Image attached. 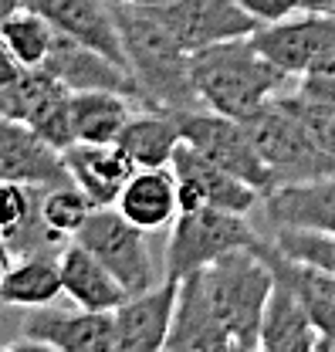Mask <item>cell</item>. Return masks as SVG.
<instances>
[{
	"label": "cell",
	"instance_id": "obj_16",
	"mask_svg": "<svg viewBox=\"0 0 335 352\" xmlns=\"http://www.w3.org/2000/svg\"><path fill=\"white\" fill-rule=\"evenodd\" d=\"M0 179L58 186V183H68L72 173L65 166V153L47 146L28 122L0 112Z\"/></svg>",
	"mask_w": 335,
	"mask_h": 352
},
{
	"label": "cell",
	"instance_id": "obj_24",
	"mask_svg": "<svg viewBox=\"0 0 335 352\" xmlns=\"http://www.w3.org/2000/svg\"><path fill=\"white\" fill-rule=\"evenodd\" d=\"M180 142H183V132H180L176 112L149 109V105L132 112V119L126 122V129L119 135V149L139 170L173 166V156H176Z\"/></svg>",
	"mask_w": 335,
	"mask_h": 352
},
{
	"label": "cell",
	"instance_id": "obj_32",
	"mask_svg": "<svg viewBox=\"0 0 335 352\" xmlns=\"http://www.w3.org/2000/svg\"><path fill=\"white\" fill-rule=\"evenodd\" d=\"M24 75V65H21V58L10 51V44L0 38V88L10 85V82H17Z\"/></svg>",
	"mask_w": 335,
	"mask_h": 352
},
{
	"label": "cell",
	"instance_id": "obj_11",
	"mask_svg": "<svg viewBox=\"0 0 335 352\" xmlns=\"http://www.w3.org/2000/svg\"><path fill=\"white\" fill-rule=\"evenodd\" d=\"M173 173L180 179V210H197V207L210 204V207H220V210L248 214L261 200V193L251 183L227 173L224 166H217L190 142H180V149L173 156Z\"/></svg>",
	"mask_w": 335,
	"mask_h": 352
},
{
	"label": "cell",
	"instance_id": "obj_12",
	"mask_svg": "<svg viewBox=\"0 0 335 352\" xmlns=\"http://www.w3.org/2000/svg\"><path fill=\"white\" fill-rule=\"evenodd\" d=\"M44 68L72 91L105 88V91H122V95L136 98L142 105V91H139L129 68H122L119 61H112L109 54H102V51H95L88 44L61 34V31H54V41H51V51L44 58Z\"/></svg>",
	"mask_w": 335,
	"mask_h": 352
},
{
	"label": "cell",
	"instance_id": "obj_34",
	"mask_svg": "<svg viewBox=\"0 0 335 352\" xmlns=\"http://www.w3.org/2000/svg\"><path fill=\"white\" fill-rule=\"evenodd\" d=\"M10 264H14V251H10V244L3 241V234H0V285H3V278H7Z\"/></svg>",
	"mask_w": 335,
	"mask_h": 352
},
{
	"label": "cell",
	"instance_id": "obj_13",
	"mask_svg": "<svg viewBox=\"0 0 335 352\" xmlns=\"http://www.w3.org/2000/svg\"><path fill=\"white\" fill-rule=\"evenodd\" d=\"M180 298V281L163 278L153 288L129 295L116 308V352H160L166 349L173 315Z\"/></svg>",
	"mask_w": 335,
	"mask_h": 352
},
{
	"label": "cell",
	"instance_id": "obj_14",
	"mask_svg": "<svg viewBox=\"0 0 335 352\" xmlns=\"http://www.w3.org/2000/svg\"><path fill=\"white\" fill-rule=\"evenodd\" d=\"M47 186L0 179V234L10 244L14 258L24 254H61L68 237L54 234L41 214V197Z\"/></svg>",
	"mask_w": 335,
	"mask_h": 352
},
{
	"label": "cell",
	"instance_id": "obj_20",
	"mask_svg": "<svg viewBox=\"0 0 335 352\" xmlns=\"http://www.w3.org/2000/svg\"><path fill=\"white\" fill-rule=\"evenodd\" d=\"M318 329L292 285L274 274L261 318V352H318Z\"/></svg>",
	"mask_w": 335,
	"mask_h": 352
},
{
	"label": "cell",
	"instance_id": "obj_30",
	"mask_svg": "<svg viewBox=\"0 0 335 352\" xmlns=\"http://www.w3.org/2000/svg\"><path fill=\"white\" fill-rule=\"evenodd\" d=\"M274 244L298 261L318 264L335 274V237L322 230H305V227H274Z\"/></svg>",
	"mask_w": 335,
	"mask_h": 352
},
{
	"label": "cell",
	"instance_id": "obj_4",
	"mask_svg": "<svg viewBox=\"0 0 335 352\" xmlns=\"http://www.w3.org/2000/svg\"><path fill=\"white\" fill-rule=\"evenodd\" d=\"M244 126H248L254 146L271 173L274 190L294 186V183H312V179L335 173V156L278 98H271L254 116H248Z\"/></svg>",
	"mask_w": 335,
	"mask_h": 352
},
{
	"label": "cell",
	"instance_id": "obj_23",
	"mask_svg": "<svg viewBox=\"0 0 335 352\" xmlns=\"http://www.w3.org/2000/svg\"><path fill=\"white\" fill-rule=\"evenodd\" d=\"M264 200L274 227H305V230L335 234V173L312 183L278 186Z\"/></svg>",
	"mask_w": 335,
	"mask_h": 352
},
{
	"label": "cell",
	"instance_id": "obj_3",
	"mask_svg": "<svg viewBox=\"0 0 335 352\" xmlns=\"http://www.w3.org/2000/svg\"><path fill=\"white\" fill-rule=\"evenodd\" d=\"M200 274L210 305L224 322V329L230 332L234 352H257L264 305L274 288V271L268 267V261L254 248H241L204 267Z\"/></svg>",
	"mask_w": 335,
	"mask_h": 352
},
{
	"label": "cell",
	"instance_id": "obj_5",
	"mask_svg": "<svg viewBox=\"0 0 335 352\" xmlns=\"http://www.w3.org/2000/svg\"><path fill=\"white\" fill-rule=\"evenodd\" d=\"M254 241L257 230L248 223V214L220 210L210 204L197 210H180L166 241V278L183 281L186 274L217 264L230 251L254 248Z\"/></svg>",
	"mask_w": 335,
	"mask_h": 352
},
{
	"label": "cell",
	"instance_id": "obj_22",
	"mask_svg": "<svg viewBox=\"0 0 335 352\" xmlns=\"http://www.w3.org/2000/svg\"><path fill=\"white\" fill-rule=\"evenodd\" d=\"M116 207L146 234L173 227V220L180 217V179L173 166L136 170Z\"/></svg>",
	"mask_w": 335,
	"mask_h": 352
},
{
	"label": "cell",
	"instance_id": "obj_31",
	"mask_svg": "<svg viewBox=\"0 0 335 352\" xmlns=\"http://www.w3.org/2000/svg\"><path fill=\"white\" fill-rule=\"evenodd\" d=\"M251 17H257L261 24H274V21H285V17H292L298 10H305L301 7V0H237Z\"/></svg>",
	"mask_w": 335,
	"mask_h": 352
},
{
	"label": "cell",
	"instance_id": "obj_17",
	"mask_svg": "<svg viewBox=\"0 0 335 352\" xmlns=\"http://www.w3.org/2000/svg\"><path fill=\"white\" fill-rule=\"evenodd\" d=\"M24 7L44 14L54 31L88 44V47L109 54L112 61H119L122 68H129L112 0H24Z\"/></svg>",
	"mask_w": 335,
	"mask_h": 352
},
{
	"label": "cell",
	"instance_id": "obj_18",
	"mask_svg": "<svg viewBox=\"0 0 335 352\" xmlns=\"http://www.w3.org/2000/svg\"><path fill=\"white\" fill-rule=\"evenodd\" d=\"M166 352H234L230 332L224 329V322L210 305L200 271L180 281V298H176Z\"/></svg>",
	"mask_w": 335,
	"mask_h": 352
},
{
	"label": "cell",
	"instance_id": "obj_10",
	"mask_svg": "<svg viewBox=\"0 0 335 352\" xmlns=\"http://www.w3.org/2000/svg\"><path fill=\"white\" fill-rule=\"evenodd\" d=\"M163 24L176 34L190 54L224 41L251 38L261 21L251 17L237 0H173L166 7H153Z\"/></svg>",
	"mask_w": 335,
	"mask_h": 352
},
{
	"label": "cell",
	"instance_id": "obj_29",
	"mask_svg": "<svg viewBox=\"0 0 335 352\" xmlns=\"http://www.w3.org/2000/svg\"><path fill=\"white\" fill-rule=\"evenodd\" d=\"M274 98H278L285 109H292L294 116L315 132V139L335 156V98H329V95H322V91H315V88H308V85H301V82H298L294 91L274 95Z\"/></svg>",
	"mask_w": 335,
	"mask_h": 352
},
{
	"label": "cell",
	"instance_id": "obj_21",
	"mask_svg": "<svg viewBox=\"0 0 335 352\" xmlns=\"http://www.w3.org/2000/svg\"><path fill=\"white\" fill-rule=\"evenodd\" d=\"M61 281H65V298L91 311H116L129 298V288L98 261L88 248L78 241H68L61 251Z\"/></svg>",
	"mask_w": 335,
	"mask_h": 352
},
{
	"label": "cell",
	"instance_id": "obj_6",
	"mask_svg": "<svg viewBox=\"0 0 335 352\" xmlns=\"http://www.w3.org/2000/svg\"><path fill=\"white\" fill-rule=\"evenodd\" d=\"M183 142H190L193 149H200L207 160L217 166H224L227 173L241 176L244 183H251L261 197L274 193L271 173L254 146L251 132L244 126V119H230L210 109H190V112H176Z\"/></svg>",
	"mask_w": 335,
	"mask_h": 352
},
{
	"label": "cell",
	"instance_id": "obj_9",
	"mask_svg": "<svg viewBox=\"0 0 335 352\" xmlns=\"http://www.w3.org/2000/svg\"><path fill=\"white\" fill-rule=\"evenodd\" d=\"M251 41L288 78H301L322 61V54L335 44V14L298 10V14L285 17V21L261 24L251 34Z\"/></svg>",
	"mask_w": 335,
	"mask_h": 352
},
{
	"label": "cell",
	"instance_id": "obj_19",
	"mask_svg": "<svg viewBox=\"0 0 335 352\" xmlns=\"http://www.w3.org/2000/svg\"><path fill=\"white\" fill-rule=\"evenodd\" d=\"M65 166L72 173V183L82 186L85 197L95 207H116L126 183L139 170L119 149V142H109V146L75 142L72 149H65Z\"/></svg>",
	"mask_w": 335,
	"mask_h": 352
},
{
	"label": "cell",
	"instance_id": "obj_26",
	"mask_svg": "<svg viewBox=\"0 0 335 352\" xmlns=\"http://www.w3.org/2000/svg\"><path fill=\"white\" fill-rule=\"evenodd\" d=\"M132 105L136 98L122 91H105V88L72 91V122L78 142H91V146L119 142L126 122L132 119Z\"/></svg>",
	"mask_w": 335,
	"mask_h": 352
},
{
	"label": "cell",
	"instance_id": "obj_7",
	"mask_svg": "<svg viewBox=\"0 0 335 352\" xmlns=\"http://www.w3.org/2000/svg\"><path fill=\"white\" fill-rule=\"evenodd\" d=\"M75 241L82 248H88L126 285L129 295H139V292L156 285L146 230L136 227L119 207H95L91 217L85 220V227L75 234Z\"/></svg>",
	"mask_w": 335,
	"mask_h": 352
},
{
	"label": "cell",
	"instance_id": "obj_28",
	"mask_svg": "<svg viewBox=\"0 0 335 352\" xmlns=\"http://www.w3.org/2000/svg\"><path fill=\"white\" fill-rule=\"evenodd\" d=\"M91 210H95V204L85 197V190L78 183H72V179L58 183V186H47L41 197L44 223L54 234L68 237V241H75V234L85 227V220L91 217Z\"/></svg>",
	"mask_w": 335,
	"mask_h": 352
},
{
	"label": "cell",
	"instance_id": "obj_36",
	"mask_svg": "<svg viewBox=\"0 0 335 352\" xmlns=\"http://www.w3.org/2000/svg\"><path fill=\"white\" fill-rule=\"evenodd\" d=\"M112 3H132V7H166L173 0H112Z\"/></svg>",
	"mask_w": 335,
	"mask_h": 352
},
{
	"label": "cell",
	"instance_id": "obj_25",
	"mask_svg": "<svg viewBox=\"0 0 335 352\" xmlns=\"http://www.w3.org/2000/svg\"><path fill=\"white\" fill-rule=\"evenodd\" d=\"M61 254H24L14 258L3 285H0V305L14 308H41L54 305L65 295V281H61Z\"/></svg>",
	"mask_w": 335,
	"mask_h": 352
},
{
	"label": "cell",
	"instance_id": "obj_27",
	"mask_svg": "<svg viewBox=\"0 0 335 352\" xmlns=\"http://www.w3.org/2000/svg\"><path fill=\"white\" fill-rule=\"evenodd\" d=\"M0 38L10 44V51L21 58L24 68H41L51 51V41H54V28L44 14L21 7L0 24Z\"/></svg>",
	"mask_w": 335,
	"mask_h": 352
},
{
	"label": "cell",
	"instance_id": "obj_1",
	"mask_svg": "<svg viewBox=\"0 0 335 352\" xmlns=\"http://www.w3.org/2000/svg\"><path fill=\"white\" fill-rule=\"evenodd\" d=\"M112 7L122 34L126 65L142 91V105L166 112L200 109L193 88V54L176 41L163 17L153 7H132V3H112Z\"/></svg>",
	"mask_w": 335,
	"mask_h": 352
},
{
	"label": "cell",
	"instance_id": "obj_8",
	"mask_svg": "<svg viewBox=\"0 0 335 352\" xmlns=\"http://www.w3.org/2000/svg\"><path fill=\"white\" fill-rule=\"evenodd\" d=\"M21 336L38 342L44 352H116V311H91L72 302V308H28Z\"/></svg>",
	"mask_w": 335,
	"mask_h": 352
},
{
	"label": "cell",
	"instance_id": "obj_33",
	"mask_svg": "<svg viewBox=\"0 0 335 352\" xmlns=\"http://www.w3.org/2000/svg\"><path fill=\"white\" fill-rule=\"evenodd\" d=\"M301 85L315 88V91H322V95H329V98H335V78H322V75H301L298 78Z\"/></svg>",
	"mask_w": 335,
	"mask_h": 352
},
{
	"label": "cell",
	"instance_id": "obj_15",
	"mask_svg": "<svg viewBox=\"0 0 335 352\" xmlns=\"http://www.w3.org/2000/svg\"><path fill=\"white\" fill-rule=\"evenodd\" d=\"M254 251L268 261V267L285 278L298 292V298L305 302L322 342H318V352H335V274L318 267V264L298 261V258H288L274 241H264L257 237L254 241Z\"/></svg>",
	"mask_w": 335,
	"mask_h": 352
},
{
	"label": "cell",
	"instance_id": "obj_35",
	"mask_svg": "<svg viewBox=\"0 0 335 352\" xmlns=\"http://www.w3.org/2000/svg\"><path fill=\"white\" fill-rule=\"evenodd\" d=\"M24 7V0H0V24L14 14V10H21Z\"/></svg>",
	"mask_w": 335,
	"mask_h": 352
},
{
	"label": "cell",
	"instance_id": "obj_2",
	"mask_svg": "<svg viewBox=\"0 0 335 352\" xmlns=\"http://www.w3.org/2000/svg\"><path fill=\"white\" fill-rule=\"evenodd\" d=\"M285 82H292L274 61H268L251 38L224 41L193 54V88L200 109L248 119L268 105Z\"/></svg>",
	"mask_w": 335,
	"mask_h": 352
}]
</instances>
